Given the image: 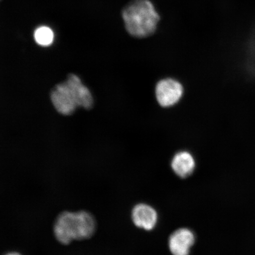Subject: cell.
Returning <instances> with one entry per match:
<instances>
[{"label": "cell", "mask_w": 255, "mask_h": 255, "mask_svg": "<svg viewBox=\"0 0 255 255\" xmlns=\"http://www.w3.org/2000/svg\"><path fill=\"white\" fill-rule=\"evenodd\" d=\"M34 40L41 46H49L52 44L54 40V32L52 28L46 25L39 27L34 31Z\"/></svg>", "instance_id": "obj_8"}, {"label": "cell", "mask_w": 255, "mask_h": 255, "mask_svg": "<svg viewBox=\"0 0 255 255\" xmlns=\"http://www.w3.org/2000/svg\"><path fill=\"white\" fill-rule=\"evenodd\" d=\"M132 219L137 227L146 231H151L157 224V213L150 206L146 204H139L133 209Z\"/></svg>", "instance_id": "obj_6"}, {"label": "cell", "mask_w": 255, "mask_h": 255, "mask_svg": "<svg viewBox=\"0 0 255 255\" xmlns=\"http://www.w3.org/2000/svg\"><path fill=\"white\" fill-rule=\"evenodd\" d=\"M196 167L195 160L189 152L177 153L171 161V168L175 174L181 178H186L192 174Z\"/></svg>", "instance_id": "obj_7"}, {"label": "cell", "mask_w": 255, "mask_h": 255, "mask_svg": "<svg viewBox=\"0 0 255 255\" xmlns=\"http://www.w3.org/2000/svg\"><path fill=\"white\" fill-rule=\"evenodd\" d=\"M1 1V0H0V1Z\"/></svg>", "instance_id": "obj_10"}, {"label": "cell", "mask_w": 255, "mask_h": 255, "mask_svg": "<svg viewBox=\"0 0 255 255\" xmlns=\"http://www.w3.org/2000/svg\"><path fill=\"white\" fill-rule=\"evenodd\" d=\"M182 85L176 80L168 78L159 81L156 87L158 103L162 107H170L178 103L183 95Z\"/></svg>", "instance_id": "obj_4"}, {"label": "cell", "mask_w": 255, "mask_h": 255, "mask_svg": "<svg viewBox=\"0 0 255 255\" xmlns=\"http://www.w3.org/2000/svg\"><path fill=\"white\" fill-rule=\"evenodd\" d=\"M51 100L56 110L65 116L72 114L78 107L74 86L68 81L56 86L51 94Z\"/></svg>", "instance_id": "obj_3"}, {"label": "cell", "mask_w": 255, "mask_h": 255, "mask_svg": "<svg viewBox=\"0 0 255 255\" xmlns=\"http://www.w3.org/2000/svg\"><path fill=\"white\" fill-rule=\"evenodd\" d=\"M95 229V219L90 213L85 211L65 212L57 218L54 234L60 243L68 245L73 241L90 238Z\"/></svg>", "instance_id": "obj_2"}, {"label": "cell", "mask_w": 255, "mask_h": 255, "mask_svg": "<svg viewBox=\"0 0 255 255\" xmlns=\"http://www.w3.org/2000/svg\"><path fill=\"white\" fill-rule=\"evenodd\" d=\"M194 242L195 236L193 232L189 229L181 228L171 235L168 247L173 255H189Z\"/></svg>", "instance_id": "obj_5"}, {"label": "cell", "mask_w": 255, "mask_h": 255, "mask_svg": "<svg viewBox=\"0 0 255 255\" xmlns=\"http://www.w3.org/2000/svg\"><path fill=\"white\" fill-rule=\"evenodd\" d=\"M5 255H21L20 254L17 253H10Z\"/></svg>", "instance_id": "obj_9"}, {"label": "cell", "mask_w": 255, "mask_h": 255, "mask_svg": "<svg viewBox=\"0 0 255 255\" xmlns=\"http://www.w3.org/2000/svg\"><path fill=\"white\" fill-rule=\"evenodd\" d=\"M121 15L128 33L140 39L154 34L161 18L150 0H131L124 6Z\"/></svg>", "instance_id": "obj_1"}]
</instances>
